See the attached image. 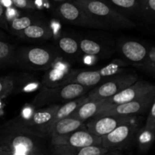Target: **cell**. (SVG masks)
Returning a JSON list of instances; mask_svg holds the SVG:
<instances>
[{"instance_id":"cell-1","label":"cell","mask_w":155,"mask_h":155,"mask_svg":"<svg viewBox=\"0 0 155 155\" xmlns=\"http://www.w3.org/2000/svg\"><path fill=\"white\" fill-rule=\"evenodd\" d=\"M45 136L24 125L19 117L0 126V150L31 155H45Z\"/></svg>"},{"instance_id":"cell-2","label":"cell","mask_w":155,"mask_h":155,"mask_svg":"<svg viewBox=\"0 0 155 155\" xmlns=\"http://www.w3.org/2000/svg\"><path fill=\"white\" fill-rule=\"evenodd\" d=\"M92 89L77 83H69L55 88L42 86L33 101L34 107L62 104L86 95Z\"/></svg>"},{"instance_id":"cell-3","label":"cell","mask_w":155,"mask_h":155,"mask_svg":"<svg viewBox=\"0 0 155 155\" xmlns=\"http://www.w3.org/2000/svg\"><path fill=\"white\" fill-rule=\"evenodd\" d=\"M75 2L92 18H95L107 27L109 30H126L136 27V22L123 16L101 0Z\"/></svg>"},{"instance_id":"cell-4","label":"cell","mask_w":155,"mask_h":155,"mask_svg":"<svg viewBox=\"0 0 155 155\" xmlns=\"http://www.w3.org/2000/svg\"><path fill=\"white\" fill-rule=\"evenodd\" d=\"M61 56L56 50L42 47H20L15 49V66L31 71H46Z\"/></svg>"},{"instance_id":"cell-5","label":"cell","mask_w":155,"mask_h":155,"mask_svg":"<svg viewBox=\"0 0 155 155\" xmlns=\"http://www.w3.org/2000/svg\"><path fill=\"white\" fill-rule=\"evenodd\" d=\"M53 12L58 19L66 24L87 28L109 30L107 27L92 18L77 2L72 0L57 4L54 8Z\"/></svg>"},{"instance_id":"cell-6","label":"cell","mask_w":155,"mask_h":155,"mask_svg":"<svg viewBox=\"0 0 155 155\" xmlns=\"http://www.w3.org/2000/svg\"><path fill=\"white\" fill-rule=\"evenodd\" d=\"M128 63L123 60L116 59L101 69L95 71H75L68 83H77L81 86L92 89L108 79L124 72V68Z\"/></svg>"},{"instance_id":"cell-7","label":"cell","mask_w":155,"mask_h":155,"mask_svg":"<svg viewBox=\"0 0 155 155\" xmlns=\"http://www.w3.org/2000/svg\"><path fill=\"white\" fill-rule=\"evenodd\" d=\"M138 80L139 78L136 74L123 73L93 87L86 95L89 100L107 99L123 89L134 84Z\"/></svg>"},{"instance_id":"cell-8","label":"cell","mask_w":155,"mask_h":155,"mask_svg":"<svg viewBox=\"0 0 155 155\" xmlns=\"http://www.w3.org/2000/svg\"><path fill=\"white\" fill-rule=\"evenodd\" d=\"M139 125L136 121L122 124L108 134L102 136L101 146L108 150L126 149L135 141Z\"/></svg>"},{"instance_id":"cell-9","label":"cell","mask_w":155,"mask_h":155,"mask_svg":"<svg viewBox=\"0 0 155 155\" xmlns=\"http://www.w3.org/2000/svg\"><path fill=\"white\" fill-rule=\"evenodd\" d=\"M154 101L155 91L139 99L100 110L92 119L106 116L133 117L138 114H144L148 111L151 103Z\"/></svg>"},{"instance_id":"cell-10","label":"cell","mask_w":155,"mask_h":155,"mask_svg":"<svg viewBox=\"0 0 155 155\" xmlns=\"http://www.w3.org/2000/svg\"><path fill=\"white\" fill-rule=\"evenodd\" d=\"M154 91H155V86L153 84L148 82L138 80L134 84L123 89L116 95L102 100V104L100 110L139 99Z\"/></svg>"},{"instance_id":"cell-11","label":"cell","mask_w":155,"mask_h":155,"mask_svg":"<svg viewBox=\"0 0 155 155\" xmlns=\"http://www.w3.org/2000/svg\"><path fill=\"white\" fill-rule=\"evenodd\" d=\"M74 71L68 60L59 56L51 66L45 71L40 81L41 84L42 86L48 88H55L69 84V80Z\"/></svg>"},{"instance_id":"cell-12","label":"cell","mask_w":155,"mask_h":155,"mask_svg":"<svg viewBox=\"0 0 155 155\" xmlns=\"http://www.w3.org/2000/svg\"><path fill=\"white\" fill-rule=\"evenodd\" d=\"M51 145H64L72 148L101 146V138L89 133L86 128L61 136L50 138Z\"/></svg>"},{"instance_id":"cell-13","label":"cell","mask_w":155,"mask_h":155,"mask_svg":"<svg viewBox=\"0 0 155 155\" xmlns=\"http://www.w3.org/2000/svg\"><path fill=\"white\" fill-rule=\"evenodd\" d=\"M136 116H106L92 119L86 124L89 133L98 137H102L122 124L133 121Z\"/></svg>"},{"instance_id":"cell-14","label":"cell","mask_w":155,"mask_h":155,"mask_svg":"<svg viewBox=\"0 0 155 155\" xmlns=\"http://www.w3.org/2000/svg\"><path fill=\"white\" fill-rule=\"evenodd\" d=\"M59 106L60 104H52L45 108H40L33 112L31 116L26 120L20 117H18L27 127L46 136L47 129Z\"/></svg>"},{"instance_id":"cell-15","label":"cell","mask_w":155,"mask_h":155,"mask_svg":"<svg viewBox=\"0 0 155 155\" xmlns=\"http://www.w3.org/2000/svg\"><path fill=\"white\" fill-rule=\"evenodd\" d=\"M119 49L125 61L134 66L143 62L148 51L145 45L135 40H127L122 42Z\"/></svg>"},{"instance_id":"cell-16","label":"cell","mask_w":155,"mask_h":155,"mask_svg":"<svg viewBox=\"0 0 155 155\" xmlns=\"http://www.w3.org/2000/svg\"><path fill=\"white\" fill-rule=\"evenodd\" d=\"M101 1L104 2L114 10L131 21L142 20L139 0H101Z\"/></svg>"},{"instance_id":"cell-17","label":"cell","mask_w":155,"mask_h":155,"mask_svg":"<svg viewBox=\"0 0 155 155\" xmlns=\"http://www.w3.org/2000/svg\"><path fill=\"white\" fill-rule=\"evenodd\" d=\"M15 36L24 40L44 41L53 36V30L44 21L35 23Z\"/></svg>"},{"instance_id":"cell-18","label":"cell","mask_w":155,"mask_h":155,"mask_svg":"<svg viewBox=\"0 0 155 155\" xmlns=\"http://www.w3.org/2000/svg\"><path fill=\"white\" fill-rule=\"evenodd\" d=\"M84 128H86L85 123L75 118L68 117L58 121L51 127H50L47 130L46 136H49V138L57 137V136H64Z\"/></svg>"},{"instance_id":"cell-19","label":"cell","mask_w":155,"mask_h":155,"mask_svg":"<svg viewBox=\"0 0 155 155\" xmlns=\"http://www.w3.org/2000/svg\"><path fill=\"white\" fill-rule=\"evenodd\" d=\"M80 52L85 55L91 56L95 58H105L110 56V52L107 48L94 39L83 38L79 41Z\"/></svg>"},{"instance_id":"cell-20","label":"cell","mask_w":155,"mask_h":155,"mask_svg":"<svg viewBox=\"0 0 155 155\" xmlns=\"http://www.w3.org/2000/svg\"><path fill=\"white\" fill-rule=\"evenodd\" d=\"M108 149L101 146L72 148L64 145H52V155H103Z\"/></svg>"},{"instance_id":"cell-21","label":"cell","mask_w":155,"mask_h":155,"mask_svg":"<svg viewBox=\"0 0 155 155\" xmlns=\"http://www.w3.org/2000/svg\"><path fill=\"white\" fill-rule=\"evenodd\" d=\"M59 53L64 54L69 59H77L80 56L79 41L72 36H61L56 41Z\"/></svg>"},{"instance_id":"cell-22","label":"cell","mask_w":155,"mask_h":155,"mask_svg":"<svg viewBox=\"0 0 155 155\" xmlns=\"http://www.w3.org/2000/svg\"><path fill=\"white\" fill-rule=\"evenodd\" d=\"M43 21L39 14L34 12H30L27 15H21L18 18H14L8 23V30L15 36L17 33L23 31L35 23Z\"/></svg>"},{"instance_id":"cell-23","label":"cell","mask_w":155,"mask_h":155,"mask_svg":"<svg viewBox=\"0 0 155 155\" xmlns=\"http://www.w3.org/2000/svg\"><path fill=\"white\" fill-rule=\"evenodd\" d=\"M101 104L102 100H88L82 104L70 117L85 123L88 120H92L97 114Z\"/></svg>"},{"instance_id":"cell-24","label":"cell","mask_w":155,"mask_h":155,"mask_svg":"<svg viewBox=\"0 0 155 155\" xmlns=\"http://www.w3.org/2000/svg\"><path fill=\"white\" fill-rule=\"evenodd\" d=\"M88 100H89V98H88L87 95H83V96L80 97V98H76V99L72 100V101H68V102L64 103V104H60V106H59V107L58 108V110H56L55 114H54V117H53L52 120H51L48 129L50 127H51L53 124L57 123L58 121L71 116V115L72 114L74 113V112L82 104H83L84 102L87 101ZM48 129H47V130H48Z\"/></svg>"},{"instance_id":"cell-25","label":"cell","mask_w":155,"mask_h":155,"mask_svg":"<svg viewBox=\"0 0 155 155\" xmlns=\"http://www.w3.org/2000/svg\"><path fill=\"white\" fill-rule=\"evenodd\" d=\"M14 78V92L13 93L18 92H30L36 89H41L42 84L41 82H38L35 77L27 75L26 77L21 75L20 77H15Z\"/></svg>"},{"instance_id":"cell-26","label":"cell","mask_w":155,"mask_h":155,"mask_svg":"<svg viewBox=\"0 0 155 155\" xmlns=\"http://www.w3.org/2000/svg\"><path fill=\"white\" fill-rule=\"evenodd\" d=\"M15 49L12 44L0 39V68L15 66Z\"/></svg>"},{"instance_id":"cell-27","label":"cell","mask_w":155,"mask_h":155,"mask_svg":"<svg viewBox=\"0 0 155 155\" xmlns=\"http://www.w3.org/2000/svg\"><path fill=\"white\" fill-rule=\"evenodd\" d=\"M155 131L147 130L144 127L139 128L136 136V141L138 148L142 153L147 152L152 146L154 141Z\"/></svg>"},{"instance_id":"cell-28","label":"cell","mask_w":155,"mask_h":155,"mask_svg":"<svg viewBox=\"0 0 155 155\" xmlns=\"http://www.w3.org/2000/svg\"><path fill=\"white\" fill-rule=\"evenodd\" d=\"M142 20L153 22L155 18V0H139Z\"/></svg>"},{"instance_id":"cell-29","label":"cell","mask_w":155,"mask_h":155,"mask_svg":"<svg viewBox=\"0 0 155 155\" xmlns=\"http://www.w3.org/2000/svg\"><path fill=\"white\" fill-rule=\"evenodd\" d=\"M142 71H145L148 74H153L155 73V48L154 46H151L148 49V54L146 58L143 61L142 64L136 66Z\"/></svg>"},{"instance_id":"cell-30","label":"cell","mask_w":155,"mask_h":155,"mask_svg":"<svg viewBox=\"0 0 155 155\" xmlns=\"http://www.w3.org/2000/svg\"><path fill=\"white\" fill-rule=\"evenodd\" d=\"M14 78L12 76L0 77V99L6 98L14 92Z\"/></svg>"},{"instance_id":"cell-31","label":"cell","mask_w":155,"mask_h":155,"mask_svg":"<svg viewBox=\"0 0 155 155\" xmlns=\"http://www.w3.org/2000/svg\"><path fill=\"white\" fill-rule=\"evenodd\" d=\"M14 7L19 10L27 11V12H35V6L33 0H12Z\"/></svg>"},{"instance_id":"cell-32","label":"cell","mask_w":155,"mask_h":155,"mask_svg":"<svg viewBox=\"0 0 155 155\" xmlns=\"http://www.w3.org/2000/svg\"><path fill=\"white\" fill-rule=\"evenodd\" d=\"M144 128L155 131V101L151 103L148 110V116L144 125Z\"/></svg>"},{"instance_id":"cell-33","label":"cell","mask_w":155,"mask_h":155,"mask_svg":"<svg viewBox=\"0 0 155 155\" xmlns=\"http://www.w3.org/2000/svg\"><path fill=\"white\" fill-rule=\"evenodd\" d=\"M5 15L6 21L8 23L9 21L13 20L14 18L19 17L21 14L19 12V9L16 8L14 6H11V7L7 8H5Z\"/></svg>"},{"instance_id":"cell-34","label":"cell","mask_w":155,"mask_h":155,"mask_svg":"<svg viewBox=\"0 0 155 155\" xmlns=\"http://www.w3.org/2000/svg\"><path fill=\"white\" fill-rule=\"evenodd\" d=\"M0 28L3 30H8V22L6 21L5 15V8L0 5Z\"/></svg>"},{"instance_id":"cell-35","label":"cell","mask_w":155,"mask_h":155,"mask_svg":"<svg viewBox=\"0 0 155 155\" xmlns=\"http://www.w3.org/2000/svg\"><path fill=\"white\" fill-rule=\"evenodd\" d=\"M0 5L4 8H7L11 7V6H13L12 0H0Z\"/></svg>"},{"instance_id":"cell-36","label":"cell","mask_w":155,"mask_h":155,"mask_svg":"<svg viewBox=\"0 0 155 155\" xmlns=\"http://www.w3.org/2000/svg\"><path fill=\"white\" fill-rule=\"evenodd\" d=\"M103 155H124L122 151L120 150H108Z\"/></svg>"},{"instance_id":"cell-37","label":"cell","mask_w":155,"mask_h":155,"mask_svg":"<svg viewBox=\"0 0 155 155\" xmlns=\"http://www.w3.org/2000/svg\"><path fill=\"white\" fill-rule=\"evenodd\" d=\"M0 155H31V154H19V153L12 152V151H4V150H0Z\"/></svg>"},{"instance_id":"cell-38","label":"cell","mask_w":155,"mask_h":155,"mask_svg":"<svg viewBox=\"0 0 155 155\" xmlns=\"http://www.w3.org/2000/svg\"><path fill=\"white\" fill-rule=\"evenodd\" d=\"M53 1H54L56 4H60V3L68 1V0H53Z\"/></svg>"},{"instance_id":"cell-39","label":"cell","mask_w":155,"mask_h":155,"mask_svg":"<svg viewBox=\"0 0 155 155\" xmlns=\"http://www.w3.org/2000/svg\"><path fill=\"white\" fill-rule=\"evenodd\" d=\"M73 1H75V2H88V1H91V0H73Z\"/></svg>"}]
</instances>
